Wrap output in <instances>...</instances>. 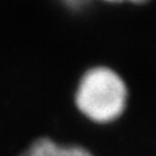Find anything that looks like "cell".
I'll return each mask as SVG.
<instances>
[{
    "mask_svg": "<svg viewBox=\"0 0 156 156\" xmlns=\"http://www.w3.org/2000/svg\"><path fill=\"white\" fill-rule=\"evenodd\" d=\"M20 156H94L82 146L61 143L50 136H41L27 146Z\"/></svg>",
    "mask_w": 156,
    "mask_h": 156,
    "instance_id": "7a4b0ae2",
    "label": "cell"
},
{
    "mask_svg": "<svg viewBox=\"0 0 156 156\" xmlns=\"http://www.w3.org/2000/svg\"><path fill=\"white\" fill-rule=\"evenodd\" d=\"M126 86L115 70L94 66L81 76L74 91L78 112L95 124H109L122 115Z\"/></svg>",
    "mask_w": 156,
    "mask_h": 156,
    "instance_id": "6da1fadb",
    "label": "cell"
},
{
    "mask_svg": "<svg viewBox=\"0 0 156 156\" xmlns=\"http://www.w3.org/2000/svg\"><path fill=\"white\" fill-rule=\"evenodd\" d=\"M105 2H109V3H121V2H131V3H142V2H146V0H105Z\"/></svg>",
    "mask_w": 156,
    "mask_h": 156,
    "instance_id": "277c9868",
    "label": "cell"
},
{
    "mask_svg": "<svg viewBox=\"0 0 156 156\" xmlns=\"http://www.w3.org/2000/svg\"><path fill=\"white\" fill-rule=\"evenodd\" d=\"M60 2L64 7L72 9V11H81L90 3V0H60Z\"/></svg>",
    "mask_w": 156,
    "mask_h": 156,
    "instance_id": "3957f363",
    "label": "cell"
}]
</instances>
